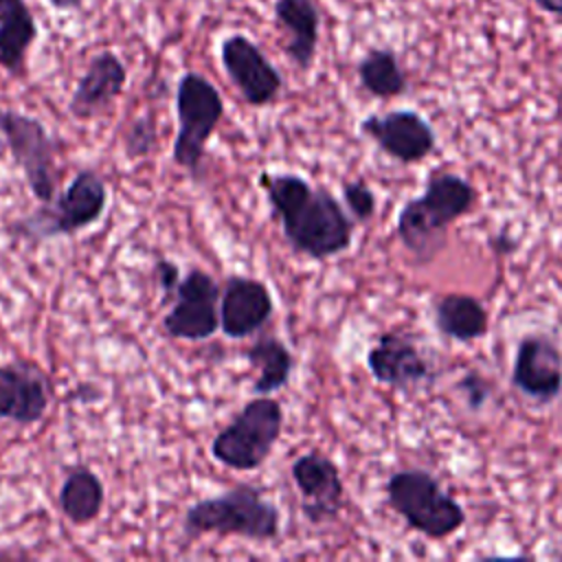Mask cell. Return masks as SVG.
<instances>
[{
	"instance_id": "6da1fadb",
	"label": "cell",
	"mask_w": 562,
	"mask_h": 562,
	"mask_svg": "<svg viewBox=\"0 0 562 562\" xmlns=\"http://www.w3.org/2000/svg\"><path fill=\"white\" fill-rule=\"evenodd\" d=\"M259 184L281 222L294 252L323 261L345 252L353 239V220L325 187H312L299 173H259Z\"/></svg>"
},
{
	"instance_id": "7a4b0ae2",
	"label": "cell",
	"mask_w": 562,
	"mask_h": 562,
	"mask_svg": "<svg viewBox=\"0 0 562 562\" xmlns=\"http://www.w3.org/2000/svg\"><path fill=\"white\" fill-rule=\"evenodd\" d=\"M474 202L476 189L470 180L452 171H435L428 176L424 193L400 209L395 233L415 261L426 266L446 246L448 228L468 215Z\"/></svg>"
},
{
	"instance_id": "3957f363",
	"label": "cell",
	"mask_w": 562,
	"mask_h": 562,
	"mask_svg": "<svg viewBox=\"0 0 562 562\" xmlns=\"http://www.w3.org/2000/svg\"><path fill=\"white\" fill-rule=\"evenodd\" d=\"M281 531L279 507L261 490L239 483L220 496L191 503L182 518V544L204 533L239 536L246 540H274Z\"/></svg>"
},
{
	"instance_id": "277c9868",
	"label": "cell",
	"mask_w": 562,
	"mask_h": 562,
	"mask_svg": "<svg viewBox=\"0 0 562 562\" xmlns=\"http://www.w3.org/2000/svg\"><path fill=\"white\" fill-rule=\"evenodd\" d=\"M108 206V187L99 171L79 169L68 187L33 213L9 224V233L31 244L75 235L94 224Z\"/></svg>"
},
{
	"instance_id": "5b68a950",
	"label": "cell",
	"mask_w": 562,
	"mask_h": 562,
	"mask_svg": "<svg viewBox=\"0 0 562 562\" xmlns=\"http://www.w3.org/2000/svg\"><path fill=\"white\" fill-rule=\"evenodd\" d=\"M384 492L391 509L426 538L443 540L465 522L463 505L426 470L404 468L393 472Z\"/></svg>"
},
{
	"instance_id": "8992f818",
	"label": "cell",
	"mask_w": 562,
	"mask_h": 562,
	"mask_svg": "<svg viewBox=\"0 0 562 562\" xmlns=\"http://www.w3.org/2000/svg\"><path fill=\"white\" fill-rule=\"evenodd\" d=\"M283 428V408L274 397L257 395L211 441V454L228 470L248 472L266 463Z\"/></svg>"
},
{
	"instance_id": "52a82bcc",
	"label": "cell",
	"mask_w": 562,
	"mask_h": 562,
	"mask_svg": "<svg viewBox=\"0 0 562 562\" xmlns=\"http://www.w3.org/2000/svg\"><path fill=\"white\" fill-rule=\"evenodd\" d=\"M178 134L173 140V162L193 178L202 173L206 145L224 116L220 90L200 72L187 70L176 86Z\"/></svg>"
},
{
	"instance_id": "ba28073f",
	"label": "cell",
	"mask_w": 562,
	"mask_h": 562,
	"mask_svg": "<svg viewBox=\"0 0 562 562\" xmlns=\"http://www.w3.org/2000/svg\"><path fill=\"white\" fill-rule=\"evenodd\" d=\"M0 134L4 136L13 160L24 171L35 200L40 204L50 202L57 193L59 140L50 136L40 119L11 108H0Z\"/></svg>"
},
{
	"instance_id": "9c48e42d",
	"label": "cell",
	"mask_w": 562,
	"mask_h": 562,
	"mask_svg": "<svg viewBox=\"0 0 562 562\" xmlns=\"http://www.w3.org/2000/svg\"><path fill=\"white\" fill-rule=\"evenodd\" d=\"M176 303L162 318V331L178 340H206L220 329V285L200 268H191L176 290Z\"/></svg>"
},
{
	"instance_id": "30bf717a",
	"label": "cell",
	"mask_w": 562,
	"mask_h": 562,
	"mask_svg": "<svg viewBox=\"0 0 562 562\" xmlns=\"http://www.w3.org/2000/svg\"><path fill=\"white\" fill-rule=\"evenodd\" d=\"M220 61L231 83L239 90L241 99L248 105L263 108L279 97L283 88V77L259 48V44L248 35H226L220 42Z\"/></svg>"
},
{
	"instance_id": "8fae6325",
	"label": "cell",
	"mask_w": 562,
	"mask_h": 562,
	"mask_svg": "<svg viewBox=\"0 0 562 562\" xmlns=\"http://www.w3.org/2000/svg\"><path fill=\"white\" fill-rule=\"evenodd\" d=\"M290 476L301 494V512L312 525L338 518L345 501V483L338 465L321 450H307L290 465Z\"/></svg>"
},
{
	"instance_id": "7c38bea8",
	"label": "cell",
	"mask_w": 562,
	"mask_h": 562,
	"mask_svg": "<svg viewBox=\"0 0 562 562\" xmlns=\"http://www.w3.org/2000/svg\"><path fill=\"white\" fill-rule=\"evenodd\" d=\"M360 132L371 138L386 156L404 165L422 162L435 151L437 145L432 125L415 110L369 114L360 121Z\"/></svg>"
},
{
	"instance_id": "4fadbf2b",
	"label": "cell",
	"mask_w": 562,
	"mask_h": 562,
	"mask_svg": "<svg viewBox=\"0 0 562 562\" xmlns=\"http://www.w3.org/2000/svg\"><path fill=\"white\" fill-rule=\"evenodd\" d=\"M512 384L531 402H555L562 395V349L544 334L522 336L514 356Z\"/></svg>"
},
{
	"instance_id": "5bb4252c",
	"label": "cell",
	"mask_w": 562,
	"mask_h": 562,
	"mask_svg": "<svg viewBox=\"0 0 562 562\" xmlns=\"http://www.w3.org/2000/svg\"><path fill=\"white\" fill-rule=\"evenodd\" d=\"M50 397L53 384L37 362L13 360L0 364V419L31 426L46 415Z\"/></svg>"
},
{
	"instance_id": "9a60e30c",
	"label": "cell",
	"mask_w": 562,
	"mask_h": 562,
	"mask_svg": "<svg viewBox=\"0 0 562 562\" xmlns=\"http://www.w3.org/2000/svg\"><path fill=\"white\" fill-rule=\"evenodd\" d=\"M274 314L270 290L263 281L231 274L220 296V329L226 338L241 340L261 331Z\"/></svg>"
},
{
	"instance_id": "2e32d148",
	"label": "cell",
	"mask_w": 562,
	"mask_h": 562,
	"mask_svg": "<svg viewBox=\"0 0 562 562\" xmlns=\"http://www.w3.org/2000/svg\"><path fill=\"white\" fill-rule=\"evenodd\" d=\"M367 367L375 382L413 389L430 378V362L406 331H384L367 351Z\"/></svg>"
},
{
	"instance_id": "e0dca14e",
	"label": "cell",
	"mask_w": 562,
	"mask_h": 562,
	"mask_svg": "<svg viewBox=\"0 0 562 562\" xmlns=\"http://www.w3.org/2000/svg\"><path fill=\"white\" fill-rule=\"evenodd\" d=\"M127 68L114 50H101L90 61L86 72L79 77L70 101L68 112L79 121L94 119L105 112L125 90Z\"/></svg>"
},
{
	"instance_id": "ac0fdd59",
	"label": "cell",
	"mask_w": 562,
	"mask_h": 562,
	"mask_svg": "<svg viewBox=\"0 0 562 562\" xmlns=\"http://www.w3.org/2000/svg\"><path fill=\"white\" fill-rule=\"evenodd\" d=\"M272 18L283 33V53L301 72H307L314 64L321 35L318 4L314 0H274Z\"/></svg>"
},
{
	"instance_id": "d6986e66",
	"label": "cell",
	"mask_w": 562,
	"mask_h": 562,
	"mask_svg": "<svg viewBox=\"0 0 562 562\" xmlns=\"http://www.w3.org/2000/svg\"><path fill=\"white\" fill-rule=\"evenodd\" d=\"M35 40L37 22L26 0H0V68L22 77Z\"/></svg>"
},
{
	"instance_id": "ffe728a7",
	"label": "cell",
	"mask_w": 562,
	"mask_h": 562,
	"mask_svg": "<svg viewBox=\"0 0 562 562\" xmlns=\"http://www.w3.org/2000/svg\"><path fill=\"white\" fill-rule=\"evenodd\" d=\"M105 503V487L99 474L88 465H72L66 470V476L59 485L57 505L59 512L72 525H88L92 522Z\"/></svg>"
},
{
	"instance_id": "44dd1931",
	"label": "cell",
	"mask_w": 562,
	"mask_h": 562,
	"mask_svg": "<svg viewBox=\"0 0 562 562\" xmlns=\"http://www.w3.org/2000/svg\"><path fill=\"white\" fill-rule=\"evenodd\" d=\"M487 310L472 294H443L435 301L437 329L457 342H470L487 334Z\"/></svg>"
},
{
	"instance_id": "7402d4cb",
	"label": "cell",
	"mask_w": 562,
	"mask_h": 562,
	"mask_svg": "<svg viewBox=\"0 0 562 562\" xmlns=\"http://www.w3.org/2000/svg\"><path fill=\"white\" fill-rule=\"evenodd\" d=\"M248 364L257 369V378L252 382L255 395H270L281 391L294 371V356L283 340L277 336H261L244 351Z\"/></svg>"
},
{
	"instance_id": "603a6c76",
	"label": "cell",
	"mask_w": 562,
	"mask_h": 562,
	"mask_svg": "<svg viewBox=\"0 0 562 562\" xmlns=\"http://www.w3.org/2000/svg\"><path fill=\"white\" fill-rule=\"evenodd\" d=\"M358 79L364 92L378 99H393L408 90V77L395 50L369 48L358 61Z\"/></svg>"
},
{
	"instance_id": "cb8c5ba5",
	"label": "cell",
	"mask_w": 562,
	"mask_h": 562,
	"mask_svg": "<svg viewBox=\"0 0 562 562\" xmlns=\"http://www.w3.org/2000/svg\"><path fill=\"white\" fill-rule=\"evenodd\" d=\"M158 147V123L151 112L136 116L123 136V151L127 160L149 156Z\"/></svg>"
},
{
	"instance_id": "d4e9b609",
	"label": "cell",
	"mask_w": 562,
	"mask_h": 562,
	"mask_svg": "<svg viewBox=\"0 0 562 562\" xmlns=\"http://www.w3.org/2000/svg\"><path fill=\"white\" fill-rule=\"evenodd\" d=\"M342 200L347 211L356 222H367L373 217L378 200L373 189L364 180H349L342 184Z\"/></svg>"
},
{
	"instance_id": "484cf974",
	"label": "cell",
	"mask_w": 562,
	"mask_h": 562,
	"mask_svg": "<svg viewBox=\"0 0 562 562\" xmlns=\"http://www.w3.org/2000/svg\"><path fill=\"white\" fill-rule=\"evenodd\" d=\"M154 274H156V281L162 290V301H171L176 296V290L180 285V268L171 261V259H158L156 261V268H154Z\"/></svg>"
},
{
	"instance_id": "4316f807",
	"label": "cell",
	"mask_w": 562,
	"mask_h": 562,
	"mask_svg": "<svg viewBox=\"0 0 562 562\" xmlns=\"http://www.w3.org/2000/svg\"><path fill=\"white\" fill-rule=\"evenodd\" d=\"M457 386H459V391L465 393V400H468V404H470L472 408L483 406V404L487 402L490 393H492L490 382H487L485 378H481L476 371H470Z\"/></svg>"
},
{
	"instance_id": "83f0119b",
	"label": "cell",
	"mask_w": 562,
	"mask_h": 562,
	"mask_svg": "<svg viewBox=\"0 0 562 562\" xmlns=\"http://www.w3.org/2000/svg\"><path fill=\"white\" fill-rule=\"evenodd\" d=\"M57 11H79L83 7V0H46Z\"/></svg>"
},
{
	"instance_id": "f1b7e54d",
	"label": "cell",
	"mask_w": 562,
	"mask_h": 562,
	"mask_svg": "<svg viewBox=\"0 0 562 562\" xmlns=\"http://www.w3.org/2000/svg\"><path fill=\"white\" fill-rule=\"evenodd\" d=\"M492 248L498 250V252H509V250L516 248V241H512V237L503 233V235H498V237L492 239Z\"/></svg>"
},
{
	"instance_id": "f546056e",
	"label": "cell",
	"mask_w": 562,
	"mask_h": 562,
	"mask_svg": "<svg viewBox=\"0 0 562 562\" xmlns=\"http://www.w3.org/2000/svg\"><path fill=\"white\" fill-rule=\"evenodd\" d=\"M533 2L538 4V9L562 18V0H533Z\"/></svg>"
},
{
	"instance_id": "4dcf8cb0",
	"label": "cell",
	"mask_w": 562,
	"mask_h": 562,
	"mask_svg": "<svg viewBox=\"0 0 562 562\" xmlns=\"http://www.w3.org/2000/svg\"><path fill=\"white\" fill-rule=\"evenodd\" d=\"M4 342V327H2V323H0V345Z\"/></svg>"
}]
</instances>
